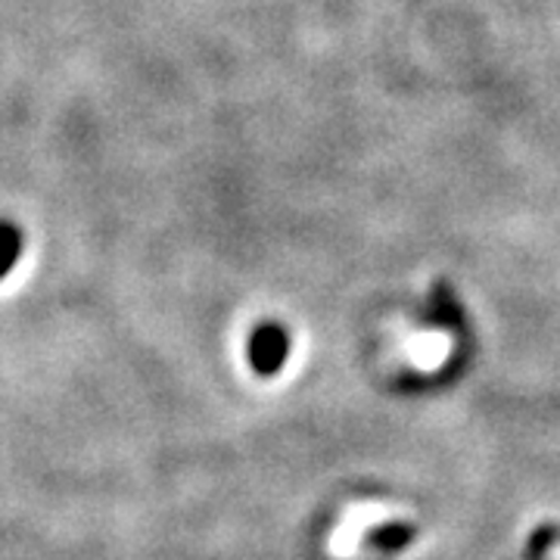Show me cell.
I'll use <instances>...</instances> for the list:
<instances>
[{
	"label": "cell",
	"mask_w": 560,
	"mask_h": 560,
	"mask_svg": "<svg viewBox=\"0 0 560 560\" xmlns=\"http://www.w3.org/2000/svg\"><path fill=\"white\" fill-rule=\"evenodd\" d=\"M433 312H436L440 324H458L460 320L458 302H455L452 290L445 283H436V290H433Z\"/></svg>",
	"instance_id": "cell-4"
},
{
	"label": "cell",
	"mask_w": 560,
	"mask_h": 560,
	"mask_svg": "<svg viewBox=\"0 0 560 560\" xmlns=\"http://www.w3.org/2000/svg\"><path fill=\"white\" fill-rule=\"evenodd\" d=\"M411 539H415V529L408 523H386V526H377L368 541L374 548H383V551H399Z\"/></svg>",
	"instance_id": "cell-2"
},
{
	"label": "cell",
	"mask_w": 560,
	"mask_h": 560,
	"mask_svg": "<svg viewBox=\"0 0 560 560\" xmlns=\"http://www.w3.org/2000/svg\"><path fill=\"white\" fill-rule=\"evenodd\" d=\"M20 231L13 224H0V278L20 259Z\"/></svg>",
	"instance_id": "cell-3"
},
{
	"label": "cell",
	"mask_w": 560,
	"mask_h": 560,
	"mask_svg": "<svg viewBox=\"0 0 560 560\" xmlns=\"http://www.w3.org/2000/svg\"><path fill=\"white\" fill-rule=\"evenodd\" d=\"M287 355H290L287 330L278 327V324H261L259 330L253 334V340H249V361H253V368L259 374H265V377H271V374H278L280 368H283Z\"/></svg>",
	"instance_id": "cell-1"
}]
</instances>
